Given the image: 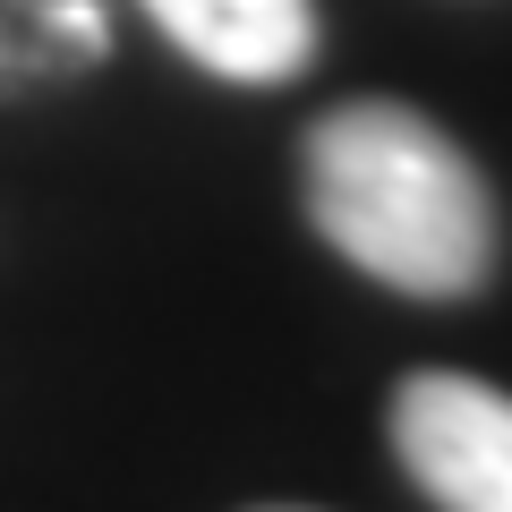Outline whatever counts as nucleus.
Instances as JSON below:
<instances>
[{"instance_id":"nucleus-1","label":"nucleus","mask_w":512,"mask_h":512,"mask_svg":"<svg viewBox=\"0 0 512 512\" xmlns=\"http://www.w3.org/2000/svg\"><path fill=\"white\" fill-rule=\"evenodd\" d=\"M299 214L350 274L419 308L478 299L504 256L478 154L402 94H350L299 128Z\"/></svg>"},{"instance_id":"nucleus-2","label":"nucleus","mask_w":512,"mask_h":512,"mask_svg":"<svg viewBox=\"0 0 512 512\" xmlns=\"http://www.w3.org/2000/svg\"><path fill=\"white\" fill-rule=\"evenodd\" d=\"M384 444L436 512L512 504V402L470 367H410L384 402Z\"/></svg>"},{"instance_id":"nucleus-3","label":"nucleus","mask_w":512,"mask_h":512,"mask_svg":"<svg viewBox=\"0 0 512 512\" xmlns=\"http://www.w3.org/2000/svg\"><path fill=\"white\" fill-rule=\"evenodd\" d=\"M154 35L222 86H291L325 52L316 0H137Z\"/></svg>"}]
</instances>
